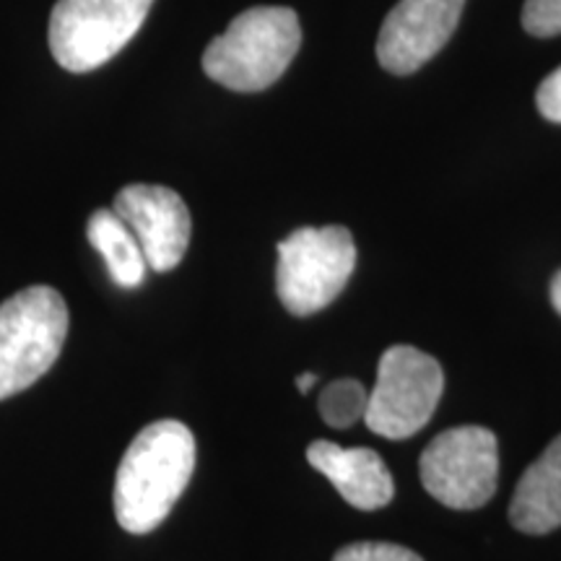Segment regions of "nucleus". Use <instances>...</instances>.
I'll return each instance as SVG.
<instances>
[{
    "label": "nucleus",
    "mask_w": 561,
    "mask_h": 561,
    "mask_svg": "<svg viewBox=\"0 0 561 561\" xmlns=\"http://www.w3.org/2000/svg\"><path fill=\"white\" fill-rule=\"evenodd\" d=\"M68 305L53 286H30L0 305V401L32 388L58 362Z\"/></svg>",
    "instance_id": "nucleus-3"
},
{
    "label": "nucleus",
    "mask_w": 561,
    "mask_h": 561,
    "mask_svg": "<svg viewBox=\"0 0 561 561\" xmlns=\"http://www.w3.org/2000/svg\"><path fill=\"white\" fill-rule=\"evenodd\" d=\"M314 380H318V377H314L312 371H305V375H299V377H297V388H299V392H310Z\"/></svg>",
    "instance_id": "nucleus-18"
},
{
    "label": "nucleus",
    "mask_w": 561,
    "mask_h": 561,
    "mask_svg": "<svg viewBox=\"0 0 561 561\" xmlns=\"http://www.w3.org/2000/svg\"><path fill=\"white\" fill-rule=\"evenodd\" d=\"M367 388L359 380L343 377V380L331 382L320 392L318 409L328 426H333V430H348L356 421H364V416H367Z\"/></svg>",
    "instance_id": "nucleus-13"
},
{
    "label": "nucleus",
    "mask_w": 561,
    "mask_h": 561,
    "mask_svg": "<svg viewBox=\"0 0 561 561\" xmlns=\"http://www.w3.org/2000/svg\"><path fill=\"white\" fill-rule=\"evenodd\" d=\"M153 0H58L50 16L53 58L70 73L102 68L136 37Z\"/></svg>",
    "instance_id": "nucleus-5"
},
{
    "label": "nucleus",
    "mask_w": 561,
    "mask_h": 561,
    "mask_svg": "<svg viewBox=\"0 0 561 561\" xmlns=\"http://www.w3.org/2000/svg\"><path fill=\"white\" fill-rule=\"evenodd\" d=\"M466 0H401L385 19L377 37L380 66L409 76L430 62L458 30Z\"/></svg>",
    "instance_id": "nucleus-9"
},
{
    "label": "nucleus",
    "mask_w": 561,
    "mask_h": 561,
    "mask_svg": "<svg viewBox=\"0 0 561 561\" xmlns=\"http://www.w3.org/2000/svg\"><path fill=\"white\" fill-rule=\"evenodd\" d=\"M551 301L553 307H557V312L561 314V271L551 280Z\"/></svg>",
    "instance_id": "nucleus-17"
},
{
    "label": "nucleus",
    "mask_w": 561,
    "mask_h": 561,
    "mask_svg": "<svg viewBox=\"0 0 561 561\" xmlns=\"http://www.w3.org/2000/svg\"><path fill=\"white\" fill-rule=\"evenodd\" d=\"M523 26L533 37H557L561 34V0H525Z\"/></svg>",
    "instance_id": "nucleus-14"
},
{
    "label": "nucleus",
    "mask_w": 561,
    "mask_h": 561,
    "mask_svg": "<svg viewBox=\"0 0 561 561\" xmlns=\"http://www.w3.org/2000/svg\"><path fill=\"white\" fill-rule=\"evenodd\" d=\"M299 45L297 11L286 5H255L210 42L203 53V70L221 87L252 94L273 87L286 73Z\"/></svg>",
    "instance_id": "nucleus-2"
},
{
    "label": "nucleus",
    "mask_w": 561,
    "mask_h": 561,
    "mask_svg": "<svg viewBox=\"0 0 561 561\" xmlns=\"http://www.w3.org/2000/svg\"><path fill=\"white\" fill-rule=\"evenodd\" d=\"M445 375L434 356L413 346H392L377 367L364 424L385 439H409L424 430L437 411Z\"/></svg>",
    "instance_id": "nucleus-6"
},
{
    "label": "nucleus",
    "mask_w": 561,
    "mask_h": 561,
    "mask_svg": "<svg viewBox=\"0 0 561 561\" xmlns=\"http://www.w3.org/2000/svg\"><path fill=\"white\" fill-rule=\"evenodd\" d=\"M536 104L546 121L561 125V66L541 81L536 91Z\"/></svg>",
    "instance_id": "nucleus-16"
},
{
    "label": "nucleus",
    "mask_w": 561,
    "mask_h": 561,
    "mask_svg": "<svg viewBox=\"0 0 561 561\" xmlns=\"http://www.w3.org/2000/svg\"><path fill=\"white\" fill-rule=\"evenodd\" d=\"M510 520L528 536L561 528V434L523 473L510 502Z\"/></svg>",
    "instance_id": "nucleus-11"
},
{
    "label": "nucleus",
    "mask_w": 561,
    "mask_h": 561,
    "mask_svg": "<svg viewBox=\"0 0 561 561\" xmlns=\"http://www.w3.org/2000/svg\"><path fill=\"white\" fill-rule=\"evenodd\" d=\"M195 471V437L182 421L161 419L136 434L115 476V517L133 536L157 530Z\"/></svg>",
    "instance_id": "nucleus-1"
},
{
    "label": "nucleus",
    "mask_w": 561,
    "mask_h": 561,
    "mask_svg": "<svg viewBox=\"0 0 561 561\" xmlns=\"http://www.w3.org/2000/svg\"><path fill=\"white\" fill-rule=\"evenodd\" d=\"M333 561H424L416 551L396 543H351Z\"/></svg>",
    "instance_id": "nucleus-15"
},
{
    "label": "nucleus",
    "mask_w": 561,
    "mask_h": 561,
    "mask_svg": "<svg viewBox=\"0 0 561 561\" xmlns=\"http://www.w3.org/2000/svg\"><path fill=\"white\" fill-rule=\"evenodd\" d=\"M144 250L146 265L157 273L174 271L191 244V210L172 187L128 185L112 206Z\"/></svg>",
    "instance_id": "nucleus-8"
},
{
    "label": "nucleus",
    "mask_w": 561,
    "mask_h": 561,
    "mask_svg": "<svg viewBox=\"0 0 561 561\" xmlns=\"http://www.w3.org/2000/svg\"><path fill=\"white\" fill-rule=\"evenodd\" d=\"M421 483L450 510H479L500 481V445L486 426H455L430 442L419 460Z\"/></svg>",
    "instance_id": "nucleus-7"
},
{
    "label": "nucleus",
    "mask_w": 561,
    "mask_h": 561,
    "mask_svg": "<svg viewBox=\"0 0 561 561\" xmlns=\"http://www.w3.org/2000/svg\"><path fill=\"white\" fill-rule=\"evenodd\" d=\"M276 250L278 299L297 318L333 305L356 268V244L346 227H301Z\"/></svg>",
    "instance_id": "nucleus-4"
},
{
    "label": "nucleus",
    "mask_w": 561,
    "mask_h": 561,
    "mask_svg": "<svg viewBox=\"0 0 561 561\" xmlns=\"http://www.w3.org/2000/svg\"><path fill=\"white\" fill-rule=\"evenodd\" d=\"M307 460L339 489L351 507L371 512L382 510L396 496V481L380 455L367 447H341L318 439L307 447Z\"/></svg>",
    "instance_id": "nucleus-10"
},
{
    "label": "nucleus",
    "mask_w": 561,
    "mask_h": 561,
    "mask_svg": "<svg viewBox=\"0 0 561 561\" xmlns=\"http://www.w3.org/2000/svg\"><path fill=\"white\" fill-rule=\"evenodd\" d=\"M87 237L91 248L102 255V261L107 263V271L112 280L123 289H136L144 284L146 265L144 250L136 240V234L128 229L121 216L112 208H100L89 216L87 224Z\"/></svg>",
    "instance_id": "nucleus-12"
}]
</instances>
